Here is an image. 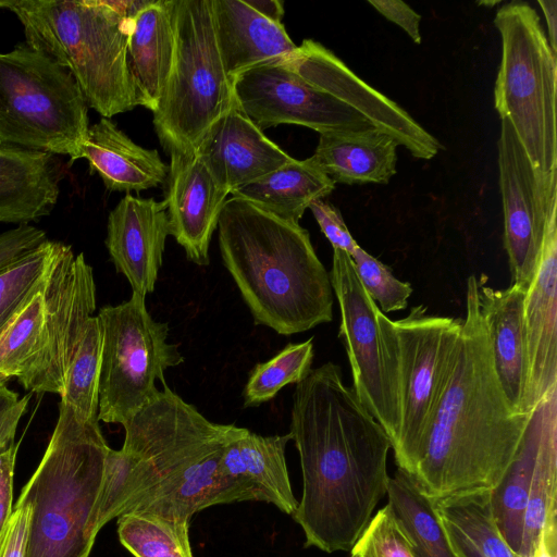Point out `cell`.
<instances>
[{
    "mask_svg": "<svg viewBox=\"0 0 557 557\" xmlns=\"http://www.w3.org/2000/svg\"><path fill=\"white\" fill-rule=\"evenodd\" d=\"M467 281L466 315L426 428L404 472L433 504L492 492L519 447L529 413L509 405L479 306Z\"/></svg>",
    "mask_w": 557,
    "mask_h": 557,
    "instance_id": "7a4b0ae2",
    "label": "cell"
},
{
    "mask_svg": "<svg viewBox=\"0 0 557 557\" xmlns=\"http://www.w3.org/2000/svg\"><path fill=\"white\" fill-rule=\"evenodd\" d=\"M309 209L333 249H341L351 256L359 245L348 231L339 210L322 199L314 200Z\"/></svg>",
    "mask_w": 557,
    "mask_h": 557,
    "instance_id": "60d3db41",
    "label": "cell"
},
{
    "mask_svg": "<svg viewBox=\"0 0 557 557\" xmlns=\"http://www.w3.org/2000/svg\"><path fill=\"white\" fill-rule=\"evenodd\" d=\"M4 5V0H0V8H3Z\"/></svg>",
    "mask_w": 557,
    "mask_h": 557,
    "instance_id": "681fc988",
    "label": "cell"
},
{
    "mask_svg": "<svg viewBox=\"0 0 557 557\" xmlns=\"http://www.w3.org/2000/svg\"><path fill=\"white\" fill-rule=\"evenodd\" d=\"M557 409V386L529 412L519 447L498 485L491 492L496 524L510 549L520 555L524 512L545 423Z\"/></svg>",
    "mask_w": 557,
    "mask_h": 557,
    "instance_id": "4316f807",
    "label": "cell"
},
{
    "mask_svg": "<svg viewBox=\"0 0 557 557\" xmlns=\"http://www.w3.org/2000/svg\"><path fill=\"white\" fill-rule=\"evenodd\" d=\"M88 106L71 75L26 42L0 53V146L81 159Z\"/></svg>",
    "mask_w": 557,
    "mask_h": 557,
    "instance_id": "ba28073f",
    "label": "cell"
},
{
    "mask_svg": "<svg viewBox=\"0 0 557 557\" xmlns=\"http://www.w3.org/2000/svg\"><path fill=\"white\" fill-rule=\"evenodd\" d=\"M109 448L98 422L59 403L49 444L17 499L33 507L25 557L89 556Z\"/></svg>",
    "mask_w": 557,
    "mask_h": 557,
    "instance_id": "8992f818",
    "label": "cell"
},
{
    "mask_svg": "<svg viewBox=\"0 0 557 557\" xmlns=\"http://www.w3.org/2000/svg\"><path fill=\"white\" fill-rule=\"evenodd\" d=\"M10 379L0 374V384H7Z\"/></svg>",
    "mask_w": 557,
    "mask_h": 557,
    "instance_id": "c3c4849f",
    "label": "cell"
},
{
    "mask_svg": "<svg viewBox=\"0 0 557 557\" xmlns=\"http://www.w3.org/2000/svg\"><path fill=\"white\" fill-rule=\"evenodd\" d=\"M95 310L92 268L61 243L39 290L0 332V374L30 393L61 395Z\"/></svg>",
    "mask_w": 557,
    "mask_h": 557,
    "instance_id": "52a82bcc",
    "label": "cell"
},
{
    "mask_svg": "<svg viewBox=\"0 0 557 557\" xmlns=\"http://www.w3.org/2000/svg\"><path fill=\"white\" fill-rule=\"evenodd\" d=\"M527 289L512 284L496 289L479 278V306L487 332L493 362L511 408L524 412L528 359L523 323Z\"/></svg>",
    "mask_w": 557,
    "mask_h": 557,
    "instance_id": "7402d4cb",
    "label": "cell"
},
{
    "mask_svg": "<svg viewBox=\"0 0 557 557\" xmlns=\"http://www.w3.org/2000/svg\"><path fill=\"white\" fill-rule=\"evenodd\" d=\"M398 146L376 128L329 133L320 135L311 158L334 183L386 184L396 174Z\"/></svg>",
    "mask_w": 557,
    "mask_h": 557,
    "instance_id": "83f0119b",
    "label": "cell"
},
{
    "mask_svg": "<svg viewBox=\"0 0 557 557\" xmlns=\"http://www.w3.org/2000/svg\"><path fill=\"white\" fill-rule=\"evenodd\" d=\"M386 496L417 557H457L434 504L399 469L389 479Z\"/></svg>",
    "mask_w": 557,
    "mask_h": 557,
    "instance_id": "f546056e",
    "label": "cell"
},
{
    "mask_svg": "<svg viewBox=\"0 0 557 557\" xmlns=\"http://www.w3.org/2000/svg\"><path fill=\"white\" fill-rule=\"evenodd\" d=\"M442 521V520H441ZM457 557H484L460 532L442 521Z\"/></svg>",
    "mask_w": 557,
    "mask_h": 557,
    "instance_id": "ee69618b",
    "label": "cell"
},
{
    "mask_svg": "<svg viewBox=\"0 0 557 557\" xmlns=\"http://www.w3.org/2000/svg\"><path fill=\"white\" fill-rule=\"evenodd\" d=\"M557 409L549 414L534 466L519 557H532L543 529L556 521Z\"/></svg>",
    "mask_w": 557,
    "mask_h": 557,
    "instance_id": "4dcf8cb0",
    "label": "cell"
},
{
    "mask_svg": "<svg viewBox=\"0 0 557 557\" xmlns=\"http://www.w3.org/2000/svg\"><path fill=\"white\" fill-rule=\"evenodd\" d=\"M502 60L495 82V109L507 117L531 162L557 170V61L536 11L512 1L496 12Z\"/></svg>",
    "mask_w": 557,
    "mask_h": 557,
    "instance_id": "30bf717a",
    "label": "cell"
},
{
    "mask_svg": "<svg viewBox=\"0 0 557 557\" xmlns=\"http://www.w3.org/2000/svg\"><path fill=\"white\" fill-rule=\"evenodd\" d=\"M414 306L403 319L391 320L375 310L386 376L399 411L392 443L398 469L413 455L426 428L463 318L428 314Z\"/></svg>",
    "mask_w": 557,
    "mask_h": 557,
    "instance_id": "8fae6325",
    "label": "cell"
},
{
    "mask_svg": "<svg viewBox=\"0 0 557 557\" xmlns=\"http://www.w3.org/2000/svg\"><path fill=\"white\" fill-rule=\"evenodd\" d=\"M281 61L312 86L359 112L374 128L389 135L413 157L429 160L443 149L441 143L409 113L359 78L321 44L305 39Z\"/></svg>",
    "mask_w": 557,
    "mask_h": 557,
    "instance_id": "2e32d148",
    "label": "cell"
},
{
    "mask_svg": "<svg viewBox=\"0 0 557 557\" xmlns=\"http://www.w3.org/2000/svg\"><path fill=\"white\" fill-rule=\"evenodd\" d=\"M335 183L312 158L294 159L270 174L231 193L251 205L288 222L298 223L305 210L329 196Z\"/></svg>",
    "mask_w": 557,
    "mask_h": 557,
    "instance_id": "f1b7e54d",
    "label": "cell"
},
{
    "mask_svg": "<svg viewBox=\"0 0 557 557\" xmlns=\"http://www.w3.org/2000/svg\"><path fill=\"white\" fill-rule=\"evenodd\" d=\"M164 203L169 231L186 257L208 265L211 237L230 195L223 189L197 152L170 153Z\"/></svg>",
    "mask_w": 557,
    "mask_h": 557,
    "instance_id": "ac0fdd59",
    "label": "cell"
},
{
    "mask_svg": "<svg viewBox=\"0 0 557 557\" xmlns=\"http://www.w3.org/2000/svg\"><path fill=\"white\" fill-rule=\"evenodd\" d=\"M313 337L289 343L273 358L258 363L243 392L245 407H255L274 398L288 384L301 382L311 371Z\"/></svg>",
    "mask_w": 557,
    "mask_h": 557,
    "instance_id": "e575fe53",
    "label": "cell"
},
{
    "mask_svg": "<svg viewBox=\"0 0 557 557\" xmlns=\"http://www.w3.org/2000/svg\"><path fill=\"white\" fill-rule=\"evenodd\" d=\"M385 18L401 27L413 42H421V16L408 4L398 0H369L368 1Z\"/></svg>",
    "mask_w": 557,
    "mask_h": 557,
    "instance_id": "b9f144b4",
    "label": "cell"
},
{
    "mask_svg": "<svg viewBox=\"0 0 557 557\" xmlns=\"http://www.w3.org/2000/svg\"><path fill=\"white\" fill-rule=\"evenodd\" d=\"M434 506L440 519L460 532L484 557H517L496 524L491 492L450 498Z\"/></svg>",
    "mask_w": 557,
    "mask_h": 557,
    "instance_id": "d6a6232c",
    "label": "cell"
},
{
    "mask_svg": "<svg viewBox=\"0 0 557 557\" xmlns=\"http://www.w3.org/2000/svg\"><path fill=\"white\" fill-rule=\"evenodd\" d=\"M196 152L228 194L294 160L263 134L237 101L210 127Z\"/></svg>",
    "mask_w": 557,
    "mask_h": 557,
    "instance_id": "ffe728a7",
    "label": "cell"
},
{
    "mask_svg": "<svg viewBox=\"0 0 557 557\" xmlns=\"http://www.w3.org/2000/svg\"><path fill=\"white\" fill-rule=\"evenodd\" d=\"M123 428L122 448H109L106 457L97 533L126 512L189 523L202 509L235 503L220 459L240 428L208 420L168 385Z\"/></svg>",
    "mask_w": 557,
    "mask_h": 557,
    "instance_id": "3957f363",
    "label": "cell"
},
{
    "mask_svg": "<svg viewBox=\"0 0 557 557\" xmlns=\"http://www.w3.org/2000/svg\"><path fill=\"white\" fill-rule=\"evenodd\" d=\"M539 4L545 15L547 27H548V44L553 52L557 53V39H556V20H557V2L539 0Z\"/></svg>",
    "mask_w": 557,
    "mask_h": 557,
    "instance_id": "7dc6e473",
    "label": "cell"
},
{
    "mask_svg": "<svg viewBox=\"0 0 557 557\" xmlns=\"http://www.w3.org/2000/svg\"><path fill=\"white\" fill-rule=\"evenodd\" d=\"M350 257L362 287L384 314L408 306L412 294L409 283L396 278L388 267L360 246Z\"/></svg>",
    "mask_w": 557,
    "mask_h": 557,
    "instance_id": "8d00e7d4",
    "label": "cell"
},
{
    "mask_svg": "<svg viewBox=\"0 0 557 557\" xmlns=\"http://www.w3.org/2000/svg\"><path fill=\"white\" fill-rule=\"evenodd\" d=\"M102 347L98 420L124 424L160 393L169 368L184 362L178 345L170 343L169 324L156 321L145 297L104 306L98 312Z\"/></svg>",
    "mask_w": 557,
    "mask_h": 557,
    "instance_id": "7c38bea8",
    "label": "cell"
},
{
    "mask_svg": "<svg viewBox=\"0 0 557 557\" xmlns=\"http://www.w3.org/2000/svg\"><path fill=\"white\" fill-rule=\"evenodd\" d=\"M26 44L66 69L102 117L141 106L127 55L128 18L108 0H4Z\"/></svg>",
    "mask_w": 557,
    "mask_h": 557,
    "instance_id": "5b68a950",
    "label": "cell"
},
{
    "mask_svg": "<svg viewBox=\"0 0 557 557\" xmlns=\"http://www.w3.org/2000/svg\"><path fill=\"white\" fill-rule=\"evenodd\" d=\"M234 94L239 108L260 129L296 124L322 135L374 128L359 112L309 84L281 60L238 75Z\"/></svg>",
    "mask_w": 557,
    "mask_h": 557,
    "instance_id": "9a60e30c",
    "label": "cell"
},
{
    "mask_svg": "<svg viewBox=\"0 0 557 557\" xmlns=\"http://www.w3.org/2000/svg\"><path fill=\"white\" fill-rule=\"evenodd\" d=\"M18 445L11 446L0 465V534L12 513L13 476Z\"/></svg>",
    "mask_w": 557,
    "mask_h": 557,
    "instance_id": "7bdbcfd3",
    "label": "cell"
},
{
    "mask_svg": "<svg viewBox=\"0 0 557 557\" xmlns=\"http://www.w3.org/2000/svg\"><path fill=\"white\" fill-rule=\"evenodd\" d=\"M352 557H417L413 544L389 504L381 508L350 550Z\"/></svg>",
    "mask_w": 557,
    "mask_h": 557,
    "instance_id": "74e56055",
    "label": "cell"
},
{
    "mask_svg": "<svg viewBox=\"0 0 557 557\" xmlns=\"http://www.w3.org/2000/svg\"><path fill=\"white\" fill-rule=\"evenodd\" d=\"M102 336L97 315L89 319L60 397L84 422H98Z\"/></svg>",
    "mask_w": 557,
    "mask_h": 557,
    "instance_id": "836d02e7",
    "label": "cell"
},
{
    "mask_svg": "<svg viewBox=\"0 0 557 557\" xmlns=\"http://www.w3.org/2000/svg\"><path fill=\"white\" fill-rule=\"evenodd\" d=\"M250 8L268 20L282 23L284 4L280 0H244Z\"/></svg>",
    "mask_w": 557,
    "mask_h": 557,
    "instance_id": "f6af8a7d",
    "label": "cell"
},
{
    "mask_svg": "<svg viewBox=\"0 0 557 557\" xmlns=\"http://www.w3.org/2000/svg\"><path fill=\"white\" fill-rule=\"evenodd\" d=\"M289 434L302 473L293 518L305 533V546L351 550L387 495V434L331 361L296 384Z\"/></svg>",
    "mask_w": 557,
    "mask_h": 557,
    "instance_id": "6da1fadb",
    "label": "cell"
},
{
    "mask_svg": "<svg viewBox=\"0 0 557 557\" xmlns=\"http://www.w3.org/2000/svg\"><path fill=\"white\" fill-rule=\"evenodd\" d=\"M497 141L504 212V246L512 284L528 289L534 275L547 219L557 207V170L540 171L531 162L507 117Z\"/></svg>",
    "mask_w": 557,
    "mask_h": 557,
    "instance_id": "4fadbf2b",
    "label": "cell"
},
{
    "mask_svg": "<svg viewBox=\"0 0 557 557\" xmlns=\"http://www.w3.org/2000/svg\"><path fill=\"white\" fill-rule=\"evenodd\" d=\"M218 228L223 263L256 324L289 336L332 321L330 273L306 228L237 197Z\"/></svg>",
    "mask_w": 557,
    "mask_h": 557,
    "instance_id": "277c9868",
    "label": "cell"
},
{
    "mask_svg": "<svg viewBox=\"0 0 557 557\" xmlns=\"http://www.w3.org/2000/svg\"><path fill=\"white\" fill-rule=\"evenodd\" d=\"M47 239L42 230L29 224L0 233V272L24 259Z\"/></svg>",
    "mask_w": 557,
    "mask_h": 557,
    "instance_id": "f35d334b",
    "label": "cell"
},
{
    "mask_svg": "<svg viewBox=\"0 0 557 557\" xmlns=\"http://www.w3.org/2000/svg\"><path fill=\"white\" fill-rule=\"evenodd\" d=\"M330 277L339 305L338 335L351 368L352 391L392 444L398 432L399 411L384 367L375 317L377 306L362 287L347 252L333 249Z\"/></svg>",
    "mask_w": 557,
    "mask_h": 557,
    "instance_id": "5bb4252c",
    "label": "cell"
},
{
    "mask_svg": "<svg viewBox=\"0 0 557 557\" xmlns=\"http://www.w3.org/2000/svg\"><path fill=\"white\" fill-rule=\"evenodd\" d=\"M350 557H352V556H350Z\"/></svg>",
    "mask_w": 557,
    "mask_h": 557,
    "instance_id": "f907efd6",
    "label": "cell"
},
{
    "mask_svg": "<svg viewBox=\"0 0 557 557\" xmlns=\"http://www.w3.org/2000/svg\"><path fill=\"white\" fill-rule=\"evenodd\" d=\"M556 521H554L543 529L532 557H556Z\"/></svg>",
    "mask_w": 557,
    "mask_h": 557,
    "instance_id": "bcb514c9",
    "label": "cell"
},
{
    "mask_svg": "<svg viewBox=\"0 0 557 557\" xmlns=\"http://www.w3.org/2000/svg\"><path fill=\"white\" fill-rule=\"evenodd\" d=\"M212 14L222 63L232 81L285 59L297 48L283 23L268 20L244 0H212Z\"/></svg>",
    "mask_w": 557,
    "mask_h": 557,
    "instance_id": "603a6c76",
    "label": "cell"
},
{
    "mask_svg": "<svg viewBox=\"0 0 557 557\" xmlns=\"http://www.w3.org/2000/svg\"><path fill=\"white\" fill-rule=\"evenodd\" d=\"M81 159L88 161L90 171L112 191L157 187L165 183L169 173L157 150L135 144L107 117L89 126Z\"/></svg>",
    "mask_w": 557,
    "mask_h": 557,
    "instance_id": "d4e9b609",
    "label": "cell"
},
{
    "mask_svg": "<svg viewBox=\"0 0 557 557\" xmlns=\"http://www.w3.org/2000/svg\"><path fill=\"white\" fill-rule=\"evenodd\" d=\"M175 53L174 0H150L128 18V64L143 107L157 110Z\"/></svg>",
    "mask_w": 557,
    "mask_h": 557,
    "instance_id": "484cf974",
    "label": "cell"
},
{
    "mask_svg": "<svg viewBox=\"0 0 557 557\" xmlns=\"http://www.w3.org/2000/svg\"><path fill=\"white\" fill-rule=\"evenodd\" d=\"M290 434L263 436L248 429L240 431L224 446L220 472L231 486L235 503L264 502L293 516L296 499L286 465L285 449Z\"/></svg>",
    "mask_w": 557,
    "mask_h": 557,
    "instance_id": "44dd1931",
    "label": "cell"
},
{
    "mask_svg": "<svg viewBox=\"0 0 557 557\" xmlns=\"http://www.w3.org/2000/svg\"><path fill=\"white\" fill-rule=\"evenodd\" d=\"M117 535L135 557H194L189 523L132 511L117 517Z\"/></svg>",
    "mask_w": 557,
    "mask_h": 557,
    "instance_id": "1f68e13d",
    "label": "cell"
},
{
    "mask_svg": "<svg viewBox=\"0 0 557 557\" xmlns=\"http://www.w3.org/2000/svg\"><path fill=\"white\" fill-rule=\"evenodd\" d=\"M557 207L547 219L534 275L524 295L528 375L524 412L557 386Z\"/></svg>",
    "mask_w": 557,
    "mask_h": 557,
    "instance_id": "e0dca14e",
    "label": "cell"
},
{
    "mask_svg": "<svg viewBox=\"0 0 557 557\" xmlns=\"http://www.w3.org/2000/svg\"><path fill=\"white\" fill-rule=\"evenodd\" d=\"M60 242L47 239L35 251L0 272V332L39 290Z\"/></svg>",
    "mask_w": 557,
    "mask_h": 557,
    "instance_id": "d590c367",
    "label": "cell"
},
{
    "mask_svg": "<svg viewBox=\"0 0 557 557\" xmlns=\"http://www.w3.org/2000/svg\"><path fill=\"white\" fill-rule=\"evenodd\" d=\"M63 174L54 154L0 146V223L28 224L49 215Z\"/></svg>",
    "mask_w": 557,
    "mask_h": 557,
    "instance_id": "cb8c5ba5",
    "label": "cell"
},
{
    "mask_svg": "<svg viewBox=\"0 0 557 557\" xmlns=\"http://www.w3.org/2000/svg\"><path fill=\"white\" fill-rule=\"evenodd\" d=\"M33 507L28 503L15 504L0 534V557H25Z\"/></svg>",
    "mask_w": 557,
    "mask_h": 557,
    "instance_id": "ab89813d",
    "label": "cell"
},
{
    "mask_svg": "<svg viewBox=\"0 0 557 557\" xmlns=\"http://www.w3.org/2000/svg\"><path fill=\"white\" fill-rule=\"evenodd\" d=\"M175 53L153 126L170 154L196 152L236 102L216 44L212 0H174Z\"/></svg>",
    "mask_w": 557,
    "mask_h": 557,
    "instance_id": "9c48e42d",
    "label": "cell"
},
{
    "mask_svg": "<svg viewBox=\"0 0 557 557\" xmlns=\"http://www.w3.org/2000/svg\"><path fill=\"white\" fill-rule=\"evenodd\" d=\"M170 235L164 201L127 193L109 213L106 246L133 293H153Z\"/></svg>",
    "mask_w": 557,
    "mask_h": 557,
    "instance_id": "d6986e66",
    "label": "cell"
}]
</instances>
